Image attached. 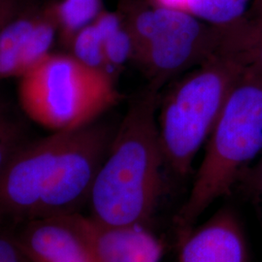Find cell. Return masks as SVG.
I'll return each mask as SVG.
<instances>
[{
	"label": "cell",
	"mask_w": 262,
	"mask_h": 262,
	"mask_svg": "<svg viewBox=\"0 0 262 262\" xmlns=\"http://www.w3.org/2000/svg\"><path fill=\"white\" fill-rule=\"evenodd\" d=\"M115 131L94 122L29 141L0 175V224L15 226L80 213Z\"/></svg>",
	"instance_id": "6da1fadb"
},
{
	"label": "cell",
	"mask_w": 262,
	"mask_h": 262,
	"mask_svg": "<svg viewBox=\"0 0 262 262\" xmlns=\"http://www.w3.org/2000/svg\"><path fill=\"white\" fill-rule=\"evenodd\" d=\"M159 93L148 85L115 131L88 202L89 215L101 224L145 225L159 204L166 165L157 122Z\"/></svg>",
	"instance_id": "7a4b0ae2"
},
{
	"label": "cell",
	"mask_w": 262,
	"mask_h": 262,
	"mask_svg": "<svg viewBox=\"0 0 262 262\" xmlns=\"http://www.w3.org/2000/svg\"><path fill=\"white\" fill-rule=\"evenodd\" d=\"M262 155V77L243 73L211 132L206 152L185 204L176 215L180 236Z\"/></svg>",
	"instance_id": "3957f363"
},
{
	"label": "cell",
	"mask_w": 262,
	"mask_h": 262,
	"mask_svg": "<svg viewBox=\"0 0 262 262\" xmlns=\"http://www.w3.org/2000/svg\"><path fill=\"white\" fill-rule=\"evenodd\" d=\"M21 110L53 132L90 125L122 99L115 76L64 53H52L19 78Z\"/></svg>",
	"instance_id": "277c9868"
},
{
	"label": "cell",
	"mask_w": 262,
	"mask_h": 262,
	"mask_svg": "<svg viewBox=\"0 0 262 262\" xmlns=\"http://www.w3.org/2000/svg\"><path fill=\"white\" fill-rule=\"evenodd\" d=\"M242 74L234 63L213 55L182 77L159 101L157 122L161 149L166 165L179 176L190 172Z\"/></svg>",
	"instance_id": "5b68a950"
},
{
	"label": "cell",
	"mask_w": 262,
	"mask_h": 262,
	"mask_svg": "<svg viewBox=\"0 0 262 262\" xmlns=\"http://www.w3.org/2000/svg\"><path fill=\"white\" fill-rule=\"evenodd\" d=\"M131 39V58L160 91L179 74L215 54L220 28L184 11L125 1L120 12Z\"/></svg>",
	"instance_id": "8992f818"
},
{
	"label": "cell",
	"mask_w": 262,
	"mask_h": 262,
	"mask_svg": "<svg viewBox=\"0 0 262 262\" xmlns=\"http://www.w3.org/2000/svg\"><path fill=\"white\" fill-rule=\"evenodd\" d=\"M10 227L31 262H100L70 215Z\"/></svg>",
	"instance_id": "52a82bcc"
},
{
	"label": "cell",
	"mask_w": 262,
	"mask_h": 262,
	"mask_svg": "<svg viewBox=\"0 0 262 262\" xmlns=\"http://www.w3.org/2000/svg\"><path fill=\"white\" fill-rule=\"evenodd\" d=\"M100 262H161L164 246L145 225H109L91 215L71 214Z\"/></svg>",
	"instance_id": "ba28073f"
},
{
	"label": "cell",
	"mask_w": 262,
	"mask_h": 262,
	"mask_svg": "<svg viewBox=\"0 0 262 262\" xmlns=\"http://www.w3.org/2000/svg\"><path fill=\"white\" fill-rule=\"evenodd\" d=\"M178 262H250L246 233L230 208L180 236Z\"/></svg>",
	"instance_id": "9c48e42d"
},
{
	"label": "cell",
	"mask_w": 262,
	"mask_h": 262,
	"mask_svg": "<svg viewBox=\"0 0 262 262\" xmlns=\"http://www.w3.org/2000/svg\"><path fill=\"white\" fill-rule=\"evenodd\" d=\"M43 8L23 7L19 0L0 4V81L20 77L26 41L35 28Z\"/></svg>",
	"instance_id": "30bf717a"
},
{
	"label": "cell",
	"mask_w": 262,
	"mask_h": 262,
	"mask_svg": "<svg viewBox=\"0 0 262 262\" xmlns=\"http://www.w3.org/2000/svg\"><path fill=\"white\" fill-rule=\"evenodd\" d=\"M219 28V45L214 55L228 59L242 73L262 77V19L246 16Z\"/></svg>",
	"instance_id": "8fae6325"
},
{
	"label": "cell",
	"mask_w": 262,
	"mask_h": 262,
	"mask_svg": "<svg viewBox=\"0 0 262 262\" xmlns=\"http://www.w3.org/2000/svg\"><path fill=\"white\" fill-rule=\"evenodd\" d=\"M59 41L69 47L76 33L92 24L102 11L101 0H58L50 4Z\"/></svg>",
	"instance_id": "7c38bea8"
},
{
	"label": "cell",
	"mask_w": 262,
	"mask_h": 262,
	"mask_svg": "<svg viewBox=\"0 0 262 262\" xmlns=\"http://www.w3.org/2000/svg\"><path fill=\"white\" fill-rule=\"evenodd\" d=\"M250 9V0H187L186 12L201 21L225 28L244 19Z\"/></svg>",
	"instance_id": "4fadbf2b"
},
{
	"label": "cell",
	"mask_w": 262,
	"mask_h": 262,
	"mask_svg": "<svg viewBox=\"0 0 262 262\" xmlns=\"http://www.w3.org/2000/svg\"><path fill=\"white\" fill-rule=\"evenodd\" d=\"M29 141L23 122L0 100V175L11 159Z\"/></svg>",
	"instance_id": "5bb4252c"
},
{
	"label": "cell",
	"mask_w": 262,
	"mask_h": 262,
	"mask_svg": "<svg viewBox=\"0 0 262 262\" xmlns=\"http://www.w3.org/2000/svg\"><path fill=\"white\" fill-rule=\"evenodd\" d=\"M68 49L84 64L111 73L104 55L103 40L94 21L76 33Z\"/></svg>",
	"instance_id": "9a60e30c"
},
{
	"label": "cell",
	"mask_w": 262,
	"mask_h": 262,
	"mask_svg": "<svg viewBox=\"0 0 262 262\" xmlns=\"http://www.w3.org/2000/svg\"><path fill=\"white\" fill-rule=\"evenodd\" d=\"M0 262H31L17 243L11 227L0 224Z\"/></svg>",
	"instance_id": "2e32d148"
},
{
	"label": "cell",
	"mask_w": 262,
	"mask_h": 262,
	"mask_svg": "<svg viewBox=\"0 0 262 262\" xmlns=\"http://www.w3.org/2000/svg\"><path fill=\"white\" fill-rule=\"evenodd\" d=\"M250 184L254 199L258 205L262 223V155L251 174Z\"/></svg>",
	"instance_id": "e0dca14e"
},
{
	"label": "cell",
	"mask_w": 262,
	"mask_h": 262,
	"mask_svg": "<svg viewBox=\"0 0 262 262\" xmlns=\"http://www.w3.org/2000/svg\"><path fill=\"white\" fill-rule=\"evenodd\" d=\"M149 5L165 9L179 10L186 12L187 0H148Z\"/></svg>",
	"instance_id": "ac0fdd59"
},
{
	"label": "cell",
	"mask_w": 262,
	"mask_h": 262,
	"mask_svg": "<svg viewBox=\"0 0 262 262\" xmlns=\"http://www.w3.org/2000/svg\"><path fill=\"white\" fill-rule=\"evenodd\" d=\"M247 16L262 19V0H253Z\"/></svg>",
	"instance_id": "d6986e66"
},
{
	"label": "cell",
	"mask_w": 262,
	"mask_h": 262,
	"mask_svg": "<svg viewBox=\"0 0 262 262\" xmlns=\"http://www.w3.org/2000/svg\"><path fill=\"white\" fill-rule=\"evenodd\" d=\"M2 1H3V0H0V4H1V2H2Z\"/></svg>",
	"instance_id": "ffe728a7"
}]
</instances>
